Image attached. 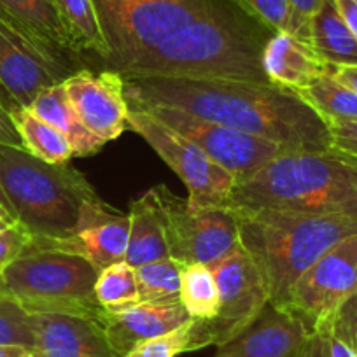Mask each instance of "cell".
Here are the masks:
<instances>
[{
  "label": "cell",
  "mask_w": 357,
  "mask_h": 357,
  "mask_svg": "<svg viewBox=\"0 0 357 357\" xmlns=\"http://www.w3.org/2000/svg\"><path fill=\"white\" fill-rule=\"evenodd\" d=\"M123 81L128 105L181 109L272 140L291 153L333 149L328 123L282 86L183 77H123Z\"/></svg>",
  "instance_id": "1"
},
{
  "label": "cell",
  "mask_w": 357,
  "mask_h": 357,
  "mask_svg": "<svg viewBox=\"0 0 357 357\" xmlns=\"http://www.w3.org/2000/svg\"><path fill=\"white\" fill-rule=\"evenodd\" d=\"M273 36L263 23L228 0L190 23L144 56L123 77H183L212 81H268L261 63L264 44Z\"/></svg>",
  "instance_id": "2"
},
{
  "label": "cell",
  "mask_w": 357,
  "mask_h": 357,
  "mask_svg": "<svg viewBox=\"0 0 357 357\" xmlns=\"http://www.w3.org/2000/svg\"><path fill=\"white\" fill-rule=\"evenodd\" d=\"M0 191L32 236L63 238L118 214L70 165H53L0 144Z\"/></svg>",
  "instance_id": "3"
},
{
  "label": "cell",
  "mask_w": 357,
  "mask_h": 357,
  "mask_svg": "<svg viewBox=\"0 0 357 357\" xmlns=\"http://www.w3.org/2000/svg\"><path fill=\"white\" fill-rule=\"evenodd\" d=\"M226 207L357 218V160L335 149L289 151L236 183Z\"/></svg>",
  "instance_id": "4"
},
{
  "label": "cell",
  "mask_w": 357,
  "mask_h": 357,
  "mask_svg": "<svg viewBox=\"0 0 357 357\" xmlns=\"http://www.w3.org/2000/svg\"><path fill=\"white\" fill-rule=\"evenodd\" d=\"M233 211V208H231ZM238 218V242L252 257L270 293L282 308L291 287L343 240L357 235V218L336 214L259 208L233 211Z\"/></svg>",
  "instance_id": "5"
},
{
  "label": "cell",
  "mask_w": 357,
  "mask_h": 357,
  "mask_svg": "<svg viewBox=\"0 0 357 357\" xmlns=\"http://www.w3.org/2000/svg\"><path fill=\"white\" fill-rule=\"evenodd\" d=\"M100 270L77 254L29 245L0 272V294L29 314H70L104 324L107 312L95 296Z\"/></svg>",
  "instance_id": "6"
},
{
  "label": "cell",
  "mask_w": 357,
  "mask_h": 357,
  "mask_svg": "<svg viewBox=\"0 0 357 357\" xmlns=\"http://www.w3.org/2000/svg\"><path fill=\"white\" fill-rule=\"evenodd\" d=\"M228 0H93L107 65L125 75L144 56Z\"/></svg>",
  "instance_id": "7"
},
{
  "label": "cell",
  "mask_w": 357,
  "mask_h": 357,
  "mask_svg": "<svg viewBox=\"0 0 357 357\" xmlns=\"http://www.w3.org/2000/svg\"><path fill=\"white\" fill-rule=\"evenodd\" d=\"M79 58L50 46L0 13V107L9 114L30 107L43 89L84 68Z\"/></svg>",
  "instance_id": "8"
},
{
  "label": "cell",
  "mask_w": 357,
  "mask_h": 357,
  "mask_svg": "<svg viewBox=\"0 0 357 357\" xmlns=\"http://www.w3.org/2000/svg\"><path fill=\"white\" fill-rule=\"evenodd\" d=\"M211 268L219 289V310L211 321H195L191 352L229 343L270 305V293L259 268L240 242Z\"/></svg>",
  "instance_id": "9"
},
{
  "label": "cell",
  "mask_w": 357,
  "mask_h": 357,
  "mask_svg": "<svg viewBox=\"0 0 357 357\" xmlns=\"http://www.w3.org/2000/svg\"><path fill=\"white\" fill-rule=\"evenodd\" d=\"M128 130L139 133L158 156L178 175L195 208L226 207L236 178L211 160L190 139L170 128L146 109L130 107Z\"/></svg>",
  "instance_id": "10"
},
{
  "label": "cell",
  "mask_w": 357,
  "mask_h": 357,
  "mask_svg": "<svg viewBox=\"0 0 357 357\" xmlns=\"http://www.w3.org/2000/svg\"><path fill=\"white\" fill-rule=\"evenodd\" d=\"M165 225L170 257L212 266L238 245V218L228 207L195 208L165 184L153 188Z\"/></svg>",
  "instance_id": "11"
},
{
  "label": "cell",
  "mask_w": 357,
  "mask_h": 357,
  "mask_svg": "<svg viewBox=\"0 0 357 357\" xmlns=\"http://www.w3.org/2000/svg\"><path fill=\"white\" fill-rule=\"evenodd\" d=\"M357 293V235L315 261L291 287L282 310L300 319L308 333L329 331L338 308Z\"/></svg>",
  "instance_id": "12"
},
{
  "label": "cell",
  "mask_w": 357,
  "mask_h": 357,
  "mask_svg": "<svg viewBox=\"0 0 357 357\" xmlns=\"http://www.w3.org/2000/svg\"><path fill=\"white\" fill-rule=\"evenodd\" d=\"M130 107L146 109L165 125L183 133L186 139L197 144L214 163L229 172L236 178V183L249 178L268 161L275 160L284 153H289L286 147L272 140L243 133L208 119L197 118L181 109L163 107V105H130Z\"/></svg>",
  "instance_id": "13"
},
{
  "label": "cell",
  "mask_w": 357,
  "mask_h": 357,
  "mask_svg": "<svg viewBox=\"0 0 357 357\" xmlns=\"http://www.w3.org/2000/svg\"><path fill=\"white\" fill-rule=\"evenodd\" d=\"M63 84L84 128L102 142H112L128 130L130 105L119 72L111 68L100 72L79 68L65 79Z\"/></svg>",
  "instance_id": "14"
},
{
  "label": "cell",
  "mask_w": 357,
  "mask_h": 357,
  "mask_svg": "<svg viewBox=\"0 0 357 357\" xmlns=\"http://www.w3.org/2000/svg\"><path fill=\"white\" fill-rule=\"evenodd\" d=\"M36 357H119L104 324L70 314H32Z\"/></svg>",
  "instance_id": "15"
},
{
  "label": "cell",
  "mask_w": 357,
  "mask_h": 357,
  "mask_svg": "<svg viewBox=\"0 0 357 357\" xmlns=\"http://www.w3.org/2000/svg\"><path fill=\"white\" fill-rule=\"evenodd\" d=\"M307 335L300 319L270 303L242 335L219 347L215 357H293Z\"/></svg>",
  "instance_id": "16"
},
{
  "label": "cell",
  "mask_w": 357,
  "mask_h": 357,
  "mask_svg": "<svg viewBox=\"0 0 357 357\" xmlns=\"http://www.w3.org/2000/svg\"><path fill=\"white\" fill-rule=\"evenodd\" d=\"M190 319V314L181 305V301L174 303L140 301L128 310L107 314L104 321V331L109 345L121 357L130 352L137 343L172 331Z\"/></svg>",
  "instance_id": "17"
},
{
  "label": "cell",
  "mask_w": 357,
  "mask_h": 357,
  "mask_svg": "<svg viewBox=\"0 0 357 357\" xmlns=\"http://www.w3.org/2000/svg\"><path fill=\"white\" fill-rule=\"evenodd\" d=\"M261 63L268 81L293 93L329 72L315 51L291 33H273L264 44Z\"/></svg>",
  "instance_id": "18"
},
{
  "label": "cell",
  "mask_w": 357,
  "mask_h": 357,
  "mask_svg": "<svg viewBox=\"0 0 357 357\" xmlns=\"http://www.w3.org/2000/svg\"><path fill=\"white\" fill-rule=\"evenodd\" d=\"M130 236V219L128 214H114L105 221L97 222L89 228L81 229L70 236L63 238H39L32 236L33 242L51 249L63 250L68 254H77L98 270L111 266L114 263H121L126 257Z\"/></svg>",
  "instance_id": "19"
},
{
  "label": "cell",
  "mask_w": 357,
  "mask_h": 357,
  "mask_svg": "<svg viewBox=\"0 0 357 357\" xmlns=\"http://www.w3.org/2000/svg\"><path fill=\"white\" fill-rule=\"evenodd\" d=\"M130 236L125 261L133 268L170 257L165 238V225L153 190L132 202L128 212Z\"/></svg>",
  "instance_id": "20"
},
{
  "label": "cell",
  "mask_w": 357,
  "mask_h": 357,
  "mask_svg": "<svg viewBox=\"0 0 357 357\" xmlns=\"http://www.w3.org/2000/svg\"><path fill=\"white\" fill-rule=\"evenodd\" d=\"M29 109L67 137L72 149H74V156H89V154L98 153L104 147V142L91 132H88L79 116L75 114L74 107L67 97V89H65L63 82L43 89L33 98Z\"/></svg>",
  "instance_id": "21"
},
{
  "label": "cell",
  "mask_w": 357,
  "mask_h": 357,
  "mask_svg": "<svg viewBox=\"0 0 357 357\" xmlns=\"http://www.w3.org/2000/svg\"><path fill=\"white\" fill-rule=\"evenodd\" d=\"M0 13L50 46L81 56L53 0H0Z\"/></svg>",
  "instance_id": "22"
},
{
  "label": "cell",
  "mask_w": 357,
  "mask_h": 357,
  "mask_svg": "<svg viewBox=\"0 0 357 357\" xmlns=\"http://www.w3.org/2000/svg\"><path fill=\"white\" fill-rule=\"evenodd\" d=\"M310 47L328 67L357 65V39L333 0H326L310 20Z\"/></svg>",
  "instance_id": "23"
},
{
  "label": "cell",
  "mask_w": 357,
  "mask_h": 357,
  "mask_svg": "<svg viewBox=\"0 0 357 357\" xmlns=\"http://www.w3.org/2000/svg\"><path fill=\"white\" fill-rule=\"evenodd\" d=\"M13 121L22 135L23 147L32 156L53 165H63L74 156L67 137L53 125L33 114L29 107L13 112Z\"/></svg>",
  "instance_id": "24"
},
{
  "label": "cell",
  "mask_w": 357,
  "mask_h": 357,
  "mask_svg": "<svg viewBox=\"0 0 357 357\" xmlns=\"http://www.w3.org/2000/svg\"><path fill=\"white\" fill-rule=\"evenodd\" d=\"M72 37L75 50L81 54H93L107 60V44L102 33L93 0H53Z\"/></svg>",
  "instance_id": "25"
},
{
  "label": "cell",
  "mask_w": 357,
  "mask_h": 357,
  "mask_svg": "<svg viewBox=\"0 0 357 357\" xmlns=\"http://www.w3.org/2000/svg\"><path fill=\"white\" fill-rule=\"evenodd\" d=\"M296 95L326 123L357 119V95L336 81L329 72L315 79L307 88L296 91Z\"/></svg>",
  "instance_id": "26"
},
{
  "label": "cell",
  "mask_w": 357,
  "mask_h": 357,
  "mask_svg": "<svg viewBox=\"0 0 357 357\" xmlns=\"http://www.w3.org/2000/svg\"><path fill=\"white\" fill-rule=\"evenodd\" d=\"M178 301L195 321H211L219 310V289L208 264H183Z\"/></svg>",
  "instance_id": "27"
},
{
  "label": "cell",
  "mask_w": 357,
  "mask_h": 357,
  "mask_svg": "<svg viewBox=\"0 0 357 357\" xmlns=\"http://www.w3.org/2000/svg\"><path fill=\"white\" fill-rule=\"evenodd\" d=\"M95 296L107 314L128 310L142 301L135 268L126 261L104 268L95 284Z\"/></svg>",
  "instance_id": "28"
},
{
  "label": "cell",
  "mask_w": 357,
  "mask_h": 357,
  "mask_svg": "<svg viewBox=\"0 0 357 357\" xmlns=\"http://www.w3.org/2000/svg\"><path fill=\"white\" fill-rule=\"evenodd\" d=\"M181 272H183V263L175 261L174 257H165L135 268L142 301H153V303L178 301Z\"/></svg>",
  "instance_id": "29"
},
{
  "label": "cell",
  "mask_w": 357,
  "mask_h": 357,
  "mask_svg": "<svg viewBox=\"0 0 357 357\" xmlns=\"http://www.w3.org/2000/svg\"><path fill=\"white\" fill-rule=\"evenodd\" d=\"M235 2L273 33H291L310 46V33L298 22L287 0H235Z\"/></svg>",
  "instance_id": "30"
},
{
  "label": "cell",
  "mask_w": 357,
  "mask_h": 357,
  "mask_svg": "<svg viewBox=\"0 0 357 357\" xmlns=\"http://www.w3.org/2000/svg\"><path fill=\"white\" fill-rule=\"evenodd\" d=\"M32 314L11 298L0 294V345H23L33 349Z\"/></svg>",
  "instance_id": "31"
},
{
  "label": "cell",
  "mask_w": 357,
  "mask_h": 357,
  "mask_svg": "<svg viewBox=\"0 0 357 357\" xmlns=\"http://www.w3.org/2000/svg\"><path fill=\"white\" fill-rule=\"evenodd\" d=\"M193 329L195 319H190L172 331L137 343L130 352L121 357H177L184 352H191Z\"/></svg>",
  "instance_id": "32"
},
{
  "label": "cell",
  "mask_w": 357,
  "mask_h": 357,
  "mask_svg": "<svg viewBox=\"0 0 357 357\" xmlns=\"http://www.w3.org/2000/svg\"><path fill=\"white\" fill-rule=\"evenodd\" d=\"M293 357H357V352L331 331L308 333Z\"/></svg>",
  "instance_id": "33"
},
{
  "label": "cell",
  "mask_w": 357,
  "mask_h": 357,
  "mask_svg": "<svg viewBox=\"0 0 357 357\" xmlns=\"http://www.w3.org/2000/svg\"><path fill=\"white\" fill-rule=\"evenodd\" d=\"M329 331L357 352V293L338 308L329 324Z\"/></svg>",
  "instance_id": "34"
},
{
  "label": "cell",
  "mask_w": 357,
  "mask_h": 357,
  "mask_svg": "<svg viewBox=\"0 0 357 357\" xmlns=\"http://www.w3.org/2000/svg\"><path fill=\"white\" fill-rule=\"evenodd\" d=\"M30 238L32 235L20 222H13L8 228L0 229V272L23 252Z\"/></svg>",
  "instance_id": "35"
},
{
  "label": "cell",
  "mask_w": 357,
  "mask_h": 357,
  "mask_svg": "<svg viewBox=\"0 0 357 357\" xmlns=\"http://www.w3.org/2000/svg\"><path fill=\"white\" fill-rule=\"evenodd\" d=\"M331 133V147L357 160V119L354 121L328 123Z\"/></svg>",
  "instance_id": "36"
},
{
  "label": "cell",
  "mask_w": 357,
  "mask_h": 357,
  "mask_svg": "<svg viewBox=\"0 0 357 357\" xmlns=\"http://www.w3.org/2000/svg\"><path fill=\"white\" fill-rule=\"evenodd\" d=\"M0 144H2V146L25 149V147H23L22 135H20L18 128H16L15 121H13V116L9 114L4 107H0Z\"/></svg>",
  "instance_id": "37"
},
{
  "label": "cell",
  "mask_w": 357,
  "mask_h": 357,
  "mask_svg": "<svg viewBox=\"0 0 357 357\" xmlns=\"http://www.w3.org/2000/svg\"><path fill=\"white\" fill-rule=\"evenodd\" d=\"M345 25L357 39V0H333Z\"/></svg>",
  "instance_id": "38"
},
{
  "label": "cell",
  "mask_w": 357,
  "mask_h": 357,
  "mask_svg": "<svg viewBox=\"0 0 357 357\" xmlns=\"http://www.w3.org/2000/svg\"><path fill=\"white\" fill-rule=\"evenodd\" d=\"M329 74L350 88L357 95V65H343V67H329Z\"/></svg>",
  "instance_id": "39"
},
{
  "label": "cell",
  "mask_w": 357,
  "mask_h": 357,
  "mask_svg": "<svg viewBox=\"0 0 357 357\" xmlns=\"http://www.w3.org/2000/svg\"><path fill=\"white\" fill-rule=\"evenodd\" d=\"M0 357H36L33 350L23 345H0Z\"/></svg>",
  "instance_id": "40"
},
{
  "label": "cell",
  "mask_w": 357,
  "mask_h": 357,
  "mask_svg": "<svg viewBox=\"0 0 357 357\" xmlns=\"http://www.w3.org/2000/svg\"><path fill=\"white\" fill-rule=\"evenodd\" d=\"M0 214L6 215V218L11 219V221H15V215H13L11 207H9L8 200H6V197H4V195H2V191H0Z\"/></svg>",
  "instance_id": "41"
},
{
  "label": "cell",
  "mask_w": 357,
  "mask_h": 357,
  "mask_svg": "<svg viewBox=\"0 0 357 357\" xmlns=\"http://www.w3.org/2000/svg\"><path fill=\"white\" fill-rule=\"evenodd\" d=\"M13 222H15V221H11V219H8V218H6V215L0 214V229L8 228V226L13 225Z\"/></svg>",
  "instance_id": "42"
}]
</instances>
